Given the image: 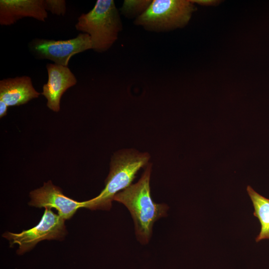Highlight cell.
I'll return each instance as SVG.
<instances>
[{
  "label": "cell",
  "instance_id": "cell-1",
  "mask_svg": "<svg viewBox=\"0 0 269 269\" xmlns=\"http://www.w3.org/2000/svg\"><path fill=\"white\" fill-rule=\"evenodd\" d=\"M151 170V165L148 164L137 182L119 192L114 198V200L123 204L129 209L134 223L136 236L142 244L148 242L154 223L165 216L167 209L165 204H156L152 199L149 185Z\"/></svg>",
  "mask_w": 269,
  "mask_h": 269
},
{
  "label": "cell",
  "instance_id": "cell-2",
  "mask_svg": "<svg viewBox=\"0 0 269 269\" xmlns=\"http://www.w3.org/2000/svg\"><path fill=\"white\" fill-rule=\"evenodd\" d=\"M149 158L148 153L132 149L115 153L110 163L105 188L96 197L84 201V208L109 210L114 196L132 185L137 172L147 165Z\"/></svg>",
  "mask_w": 269,
  "mask_h": 269
},
{
  "label": "cell",
  "instance_id": "cell-3",
  "mask_svg": "<svg viewBox=\"0 0 269 269\" xmlns=\"http://www.w3.org/2000/svg\"><path fill=\"white\" fill-rule=\"evenodd\" d=\"M75 28L88 34L92 49L102 53L109 50L118 39L123 24L113 0H97L90 11L78 18Z\"/></svg>",
  "mask_w": 269,
  "mask_h": 269
},
{
  "label": "cell",
  "instance_id": "cell-4",
  "mask_svg": "<svg viewBox=\"0 0 269 269\" xmlns=\"http://www.w3.org/2000/svg\"><path fill=\"white\" fill-rule=\"evenodd\" d=\"M196 10L190 0H153L134 24L149 31H168L185 26Z\"/></svg>",
  "mask_w": 269,
  "mask_h": 269
},
{
  "label": "cell",
  "instance_id": "cell-5",
  "mask_svg": "<svg viewBox=\"0 0 269 269\" xmlns=\"http://www.w3.org/2000/svg\"><path fill=\"white\" fill-rule=\"evenodd\" d=\"M64 221L58 214L53 212L51 208L46 207L41 220L36 226L19 233L6 232L2 237L9 241L10 246L17 244L19 248L17 253L22 254L30 250L41 241L62 239L66 234Z\"/></svg>",
  "mask_w": 269,
  "mask_h": 269
},
{
  "label": "cell",
  "instance_id": "cell-6",
  "mask_svg": "<svg viewBox=\"0 0 269 269\" xmlns=\"http://www.w3.org/2000/svg\"><path fill=\"white\" fill-rule=\"evenodd\" d=\"M28 47L37 59H48L54 64L68 66L73 56L92 49L93 44L88 34L81 33L75 38L64 40L36 38L29 42Z\"/></svg>",
  "mask_w": 269,
  "mask_h": 269
},
{
  "label": "cell",
  "instance_id": "cell-7",
  "mask_svg": "<svg viewBox=\"0 0 269 269\" xmlns=\"http://www.w3.org/2000/svg\"><path fill=\"white\" fill-rule=\"evenodd\" d=\"M29 205L38 208H55L63 219H70L77 210L84 207V202H78L63 194L61 190L51 181L30 192Z\"/></svg>",
  "mask_w": 269,
  "mask_h": 269
},
{
  "label": "cell",
  "instance_id": "cell-8",
  "mask_svg": "<svg viewBox=\"0 0 269 269\" xmlns=\"http://www.w3.org/2000/svg\"><path fill=\"white\" fill-rule=\"evenodd\" d=\"M47 82L42 87L41 94L47 99V106L51 110H60V99L64 93L77 82V79L68 66L48 63Z\"/></svg>",
  "mask_w": 269,
  "mask_h": 269
},
{
  "label": "cell",
  "instance_id": "cell-9",
  "mask_svg": "<svg viewBox=\"0 0 269 269\" xmlns=\"http://www.w3.org/2000/svg\"><path fill=\"white\" fill-rule=\"evenodd\" d=\"M45 21L48 13L44 0H0V24L11 25L24 17Z\"/></svg>",
  "mask_w": 269,
  "mask_h": 269
},
{
  "label": "cell",
  "instance_id": "cell-10",
  "mask_svg": "<svg viewBox=\"0 0 269 269\" xmlns=\"http://www.w3.org/2000/svg\"><path fill=\"white\" fill-rule=\"evenodd\" d=\"M40 94L33 87L29 76L8 78L0 81V100L8 107L26 104L38 98Z\"/></svg>",
  "mask_w": 269,
  "mask_h": 269
},
{
  "label": "cell",
  "instance_id": "cell-11",
  "mask_svg": "<svg viewBox=\"0 0 269 269\" xmlns=\"http://www.w3.org/2000/svg\"><path fill=\"white\" fill-rule=\"evenodd\" d=\"M247 190L254 206V216L258 218L261 225L256 241L269 239V199L257 193L250 186H248Z\"/></svg>",
  "mask_w": 269,
  "mask_h": 269
},
{
  "label": "cell",
  "instance_id": "cell-12",
  "mask_svg": "<svg viewBox=\"0 0 269 269\" xmlns=\"http://www.w3.org/2000/svg\"><path fill=\"white\" fill-rule=\"evenodd\" d=\"M151 2V0H125L120 10L126 18L135 19L146 10Z\"/></svg>",
  "mask_w": 269,
  "mask_h": 269
},
{
  "label": "cell",
  "instance_id": "cell-13",
  "mask_svg": "<svg viewBox=\"0 0 269 269\" xmlns=\"http://www.w3.org/2000/svg\"><path fill=\"white\" fill-rule=\"evenodd\" d=\"M44 5L47 11L57 15H64L66 11L65 0H44Z\"/></svg>",
  "mask_w": 269,
  "mask_h": 269
},
{
  "label": "cell",
  "instance_id": "cell-14",
  "mask_svg": "<svg viewBox=\"0 0 269 269\" xmlns=\"http://www.w3.org/2000/svg\"><path fill=\"white\" fill-rule=\"evenodd\" d=\"M193 3L202 6H216L222 2L218 0H190Z\"/></svg>",
  "mask_w": 269,
  "mask_h": 269
},
{
  "label": "cell",
  "instance_id": "cell-15",
  "mask_svg": "<svg viewBox=\"0 0 269 269\" xmlns=\"http://www.w3.org/2000/svg\"><path fill=\"white\" fill-rule=\"evenodd\" d=\"M8 106L2 100H0V118H1L7 114Z\"/></svg>",
  "mask_w": 269,
  "mask_h": 269
}]
</instances>
